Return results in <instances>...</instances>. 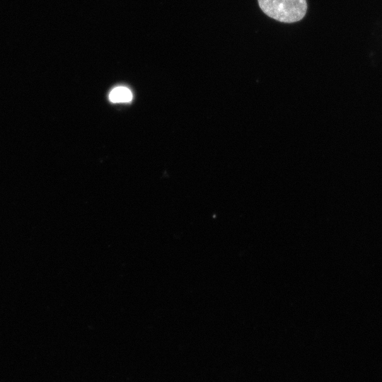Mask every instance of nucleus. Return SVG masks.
<instances>
[{
	"label": "nucleus",
	"mask_w": 382,
	"mask_h": 382,
	"mask_svg": "<svg viewBox=\"0 0 382 382\" xmlns=\"http://www.w3.org/2000/svg\"><path fill=\"white\" fill-rule=\"evenodd\" d=\"M261 10L269 17L283 23H294L306 15V0H257Z\"/></svg>",
	"instance_id": "f257e3e1"
},
{
	"label": "nucleus",
	"mask_w": 382,
	"mask_h": 382,
	"mask_svg": "<svg viewBox=\"0 0 382 382\" xmlns=\"http://www.w3.org/2000/svg\"><path fill=\"white\" fill-rule=\"evenodd\" d=\"M109 100L112 103H128L132 100V93L127 87L117 86L110 91Z\"/></svg>",
	"instance_id": "f03ea898"
}]
</instances>
